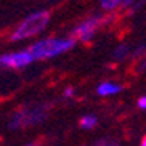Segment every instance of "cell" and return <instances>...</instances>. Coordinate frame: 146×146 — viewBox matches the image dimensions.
<instances>
[{
    "mask_svg": "<svg viewBox=\"0 0 146 146\" xmlns=\"http://www.w3.org/2000/svg\"><path fill=\"white\" fill-rule=\"evenodd\" d=\"M50 112V104L47 103H32L26 104L23 108H18L16 111L10 117V129L19 130V129H27L34 125L42 124L43 120L48 117Z\"/></svg>",
    "mask_w": 146,
    "mask_h": 146,
    "instance_id": "3957f363",
    "label": "cell"
},
{
    "mask_svg": "<svg viewBox=\"0 0 146 146\" xmlns=\"http://www.w3.org/2000/svg\"><path fill=\"white\" fill-rule=\"evenodd\" d=\"M137 108L140 109V111H145V109H146V96H145V95L138 96V100H137Z\"/></svg>",
    "mask_w": 146,
    "mask_h": 146,
    "instance_id": "7c38bea8",
    "label": "cell"
},
{
    "mask_svg": "<svg viewBox=\"0 0 146 146\" xmlns=\"http://www.w3.org/2000/svg\"><path fill=\"white\" fill-rule=\"evenodd\" d=\"M98 116L96 114H93V112H87V114H84V116L79 119V127H80L82 130H93L96 125H98Z\"/></svg>",
    "mask_w": 146,
    "mask_h": 146,
    "instance_id": "ba28073f",
    "label": "cell"
},
{
    "mask_svg": "<svg viewBox=\"0 0 146 146\" xmlns=\"http://www.w3.org/2000/svg\"><path fill=\"white\" fill-rule=\"evenodd\" d=\"M122 2L124 0H100V10L103 13H114V11H119L120 7H122Z\"/></svg>",
    "mask_w": 146,
    "mask_h": 146,
    "instance_id": "9c48e42d",
    "label": "cell"
},
{
    "mask_svg": "<svg viewBox=\"0 0 146 146\" xmlns=\"http://www.w3.org/2000/svg\"><path fill=\"white\" fill-rule=\"evenodd\" d=\"M124 87L120 85L117 80H111V79H106V80H101L96 85V95L101 96V98H112V96H117L119 93H122Z\"/></svg>",
    "mask_w": 146,
    "mask_h": 146,
    "instance_id": "8992f818",
    "label": "cell"
},
{
    "mask_svg": "<svg viewBox=\"0 0 146 146\" xmlns=\"http://www.w3.org/2000/svg\"><path fill=\"white\" fill-rule=\"evenodd\" d=\"M130 56H132V47H130L129 43H119L114 48V52H112V60L119 61V63L129 60Z\"/></svg>",
    "mask_w": 146,
    "mask_h": 146,
    "instance_id": "52a82bcc",
    "label": "cell"
},
{
    "mask_svg": "<svg viewBox=\"0 0 146 146\" xmlns=\"http://www.w3.org/2000/svg\"><path fill=\"white\" fill-rule=\"evenodd\" d=\"M93 146H120V143L114 138H109V137H104V138H100L93 143Z\"/></svg>",
    "mask_w": 146,
    "mask_h": 146,
    "instance_id": "30bf717a",
    "label": "cell"
},
{
    "mask_svg": "<svg viewBox=\"0 0 146 146\" xmlns=\"http://www.w3.org/2000/svg\"><path fill=\"white\" fill-rule=\"evenodd\" d=\"M77 42L71 37V35H48L42 39H35L31 43L27 50L31 52L34 61H47V60H55L61 55H66L71 52Z\"/></svg>",
    "mask_w": 146,
    "mask_h": 146,
    "instance_id": "7a4b0ae2",
    "label": "cell"
},
{
    "mask_svg": "<svg viewBox=\"0 0 146 146\" xmlns=\"http://www.w3.org/2000/svg\"><path fill=\"white\" fill-rule=\"evenodd\" d=\"M61 96H63L64 100L76 98V88H74V87H66L64 90H63V93H61Z\"/></svg>",
    "mask_w": 146,
    "mask_h": 146,
    "instance_id": "8fae6325",
    "label": "cell"
},
{
    "mask_svg": "<svg viewBox=\"0 0 146 146\" xmlns=\"http://www.w3.org/2000/svg\"><path fill=\"white\" fill-rule=\"evenodd\" d=\"M26 146H40V143H37V141H31V143H27Z\"/></svg>",
    "mask_w": 146,
    "mask_h": 146,
    "instance_id": "5bb4252c",
    "label": "cell"
},
{
    "mask_svg": "<svg viewBox=\"0 0 146 146\" xmlns=\"http://www.w3.org/2000/svg\"><path fill=\"white\" fill-rule=\"evenodd\" d=\"M32 63H35L31 52L27 48L23 50H13V52H7L0 55V69H24L27 66H31Z\"/></svg>",
    "mask_w": 146,
    "mask_h": 146,
    "instance_id": "5b68a950",
    "label": "cell"
},
{
    "mask_svg": "<svg viewBox=\"0 0 146 146\" xmlns=\"http://www.w3.org/2000/svg\"><path fill=\"white\" fill-rule=\"evenodd\" d=\"M138 146H146V137H141V138H140V143H138Z\"/></svg>",
    "mask_w": 146,
    "mask_h": 146,
    "instance_id": "4fadbf2b",
    "label": "cell"
},
{
    "mask_svg": "<svg viewBox=\"0 0 146 146\" xmlns=\"http://www.w3.org/2000/svg\"><path fill=\"white\" fill-rule=\"evenodd\" d=\"M50 21H52L50 10L47 8L35 10L27 16H24L13 29L10 31L8 40L13 43H19V42H27V40L37 39L42 32L47 31Z\"/></svg>",
    "mask_w": 146,
    "mask_h": 146,
    "instance_id": "6da1fadb",
    "label": "cell"
},
{
    "mask_svg": "<svg viewBox=\"0 0 146 146\" xmlns=\"http://www.w3.org/2000/svg\"><path fill=\"white\" fill-rule=\"evenodd\" d=\"M106 21H108V18L104 15H92V16H87L74 26L71 37L76 42L90 43L96 37L98 31L106 24Z\"/></svg>",
    "mask_w": 146,
    "mask_h": 146,
    "instance_id": "277c9868",
    "label": "cell"
}]
</instances>
